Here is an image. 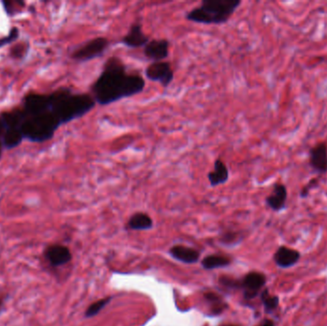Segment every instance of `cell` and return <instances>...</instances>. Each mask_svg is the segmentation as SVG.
<instances>
[{"label":"cell","mask_w":327,"mask_h":326,"mask_svg":"<svg viewBox=\"0 0 327 326\" xmlns=\"http://www.w3.org/2000/svg\"><path fill=\"white\" fill-rule=\"evenodd\" d=\"M153 226L152 218L146 212H135L127 222V228L133 231L149 230Z\"/></svg>","instance_id":"17"},{"label":"cell","mask_w":327,"mask_h":326,"mask_svg":"<svg viewBox=\"0 0 327 326\" xmlns=\"http://www.w3.org/2000/svg\"><path fill=\"white\" fill-rule=\"evenodd\" d=\"M204 297L210 305V309L213 315H220L222 312L225 310V308L227 307L225 301L218 294L210 292V293L204 294Z\"/></svg>","instance_id":"21"},{"label":"cell","mask_w":327,"mask_h":326,"mask_svg":"<svg viewBox=\"0 0 327 326\" xmlns=\"http://www.w3.org/2000/svg\"><path fill=\"white\" fill-rule=\"evenodd\" d=\"M5 130H6V127L4 126V124H3V122H2V120H1V118H0V140H2ZM0 142H1V141H0Z\"/></svg>","instance_id":"29"},{"label":"cell","mask_w":327,"mask_h":326,"mask_svg":"<svg viewBox=\"0 0 327 326\" xmlns=\"http://www.w3.org/2000/svg\"><path fill=\"white\" fill-rule=\"evenodd\" d=\"M18 37H19V30L17 28H13L8 36L0 39V47L16 41L18 39Z\"/></svg>","instance_id":"24"},{"label":"cell","mask_w":327,"mask_h":326,"mask_svg":"<svg viewBox=\"0 0 327 326\" xmlns=\"http://www.w3.org/2000/svg\"><path fill=\"white\" fill-rule=\"evenodd\" d=\"M24 45L22 44H20V45H17L13 50H12V55L13 57L15 58H22L23 53H24Z\"/></svg>","instance_id":"28"},{"label":"cell","mask_w":327,"mask_h":326,"mask_svg":"<svg viewBox=\"0 0 327 326\" xmlns=\"http://www.w3.org/2000/svg\"><path fill=\"white\" fill-rule=\"evenodd\" d=\"M149 41V37L145 34L143 29V24L141 22H134L130 25L127 34L122 37L120 42L128 48L139 49L144 48Z\"/></svg>","instance_id":"9"},{"label":"cell","mask_w":327,"mask_h":326,"mask_svg":"<svg viewBox=\"0 0 327 326\" xmlns=\"http://www.w3.org/2000/svg\"><path fill=\"white\" fill-rule=\"evenodd\" d=\"M112 300V296H107L105 298L99 299L92 304L89 305V307L85 311V317H93L98 315L104 308H106V305L109 304L110 301Z\"/></svg>","instance_id":"23"},{"label":"cell","mask_w":327,"mask_h":326,"mask_svg":"<svg viewBox=\"0 0 327 326\" xmlns=\"http://www.w3.org/2000/svg\"><path fill=\"white\" fill-rule=\"evenodd\" d=\"M3 124L6 128L20 127L22 128L23 123L29 118L26 112L22 109H16L10 112H5L0 116Z\"/></svg>","instance_id":"18"},{"label":"cell","mask_w":327,"mask_h":326,"mask_svg":"<svg viewBox=\"0 0 327 326\" xmlns=\"http://www.w3.org/2000/svg\"><path fill=\"white\" fill-rule=\"evenodd\" d=\"M62 125L56 114L48 111L42 115L29 117L22 125V134L32 142L43 143L52 139L56 130Z\"/></svg>","instance_id":"4"},{"label":"cell","mask_w":327,"mask_h":326,"mask_svg":"<svg viewBox=\"0 0 327 326\" xmlns=\"http://www.w3.org/2000/svg\"><path fill=\"white\" fill-rule=\"evenodd\" d=\"M146 80L140 74L128 72L126 64L118 57H110L103 65L102 72L90 90L96 104L106 106L123 99L141 94Z\"/></svg>","instance_id":"1"},{"label":"cell","mask_w":327,"mask_h":326,"mask_svg":"<svg viewBox=\"0 0 327 326\" xmlns=\"http://www.w3.org/2000/svg\"><path fill=\"white\" fill-rule=\"evenodd\" d=\"M318 185V180L316 178L312 179L308 184H306L305 186L303 187V189H301L300 191V196L302 198H305L308 196L309 192L311 191V189L316 188V186Z\"/></svg>","instance_id":"25"},{"label":"cell","mask_w":327,"mask_h":326,"mask_svg":"<svg viewBox=\"0 0 327 326\" xmlns=\"http://www.w3.org/2000/svg\"><path fill=\"white\" fill-rule=\"evenodd\" d=\"M220 326H236V325H233V324H222V325Z\"/></svg>","instance_id":"33"},{"label":"cell","mask_w":327,"mask_h":326,"mask_svg":"<svg viewBox=\"0 0 327 326\" xmlns=\"http://www.w3.org/2000/svg\"><path fill=\"white\" fill-rule=\"evenodd\" d=\"M110 47V41L106 37H96L77 47L71 58L79 63H85L103 57Z\"/></svg>","instance_id":"5"},{"label":"cell","mask_w":327,"mask_h":326,"mask_svg":"<svg viewBox=\"0 0 327 326\" xmlns=\"http://www.w3.org/2000/svg\"><path fill=\"white\" fill-rule=\"evenodd\" d=\"M257 326H274V320H272V319H265L259 325Z\"/></svg>","instance_id":"30"},{"label":"cell","mask_w":327,"mask_h":326,"mask_svg":"<svg viewBox=\"0 0 327 326\" xmlns=\"http://www.w3.org/2000/svg\"><path fill=\"white\" fill-rule=\"evenodd\" d=\"M169 253L173 258L185 264L196 263L200 257V252L197 250L183 245H175L171 247Z\"/></svg>","instance_id":"16"},{"label":"cell","mask_w":327,"mask_h":326,"mask_svg":"<svg viewBox=\"0 0 327 326\" xmlns=\"http://www.w3.org/2000/svg\"><path fill=\"white\" fill-rule=\"evenodd\" d=\"M220 282L224 286H226L228 288H231V289H240V280L232 279V278H229V277H221Z\"/></svg>","instance_id":"26"},{"label":"cell","mask_w":327,"mask_h":326,"mask_svg":"<svg viewBox=\"0 0 327 326\" xmlns=\"http://www.w3.org/2000/svg\"><path fill=\"white\" fill-rule=\"evenodd\" d=\"M23 110L29 117L42 115L43 113L51 111L50 95L35 93L27 95L24 98Z\"/></svg>","instance_id":"8"},{"label":"cell","mask_w":327,"mask_h":326,"mask_svg":"<svg viewBox=\"0 0 327 326\" xmlns=\"http://www.w3.org/2000/svg\"><path fill=\"white\" fill-rule=\"evenodd\" d=\"M169 47L170 43L166 39L150 40L143 48V54L152 63L164 62L169 58Z\"/></svg>","instance_id":"10"},{"label":"cell","mask_w":327,"mask_h":326,"mask_svg":"<svg viewBox=\"0 0 327 326\" xmlns=\"http://www.w3.org/2000/svg\"><path fill=\"white\" fill-rule=\"evenodd\" d=\"M207 177L212 188L226 184L230 178L229 168L226 163H224L220 158L216 159L213 164V169L208 173Z\"/></svg>","instance_id":"15"},{"label":"cell","mask_w":327,"mask_h":326,"mask_svg":"<svg viewBox=\"0 0 327 326\" xmlns=\"http://www.w3.org/2000/svg\"><path fill=\"white\" fill-rule=\"evenodd\" d=\"M288 198V190L282 183H276L273 187L272 192L266 197V205L274 211L283 210Z\"/></svg>","instance_id":"13"},{"label":"cell","mask_w":327,"mask_h":326,"mask_svg":"<svg viewBox=\"0 0 327 326\" xmlns=\"http://www.w3.org/2000/svg\"><path fill=\"white\" fill-rule=\"evenodd\" d=\"M309 165L318 174L327 172V145L321 142L309 150Z\"/></svg>","instance_id":"12"},{"label":"cell","mask_w":327,"mask_h":326,"mask_svg":"<svg viewBox=\"0 0 327 326\" xmlns=\"http://www.w3.org/2000/svg\"><path fill=\"white\" fill-rule=\"evenodd\" d=\"M3 304H4V297H0V311L3 307Z\"/></svg>","instance_id":"31"},{"label":"cell","mask_w":327,"mask_h":326,"mask_svg":"<svg viewBox=\"0 0 327 326\" xmlns=\"http://www.w3.org/2000/svg\"><path fill=\"white\" fill-rule=\"evenodd\" d=\"M238 240V234L236 232L233 231H229V232H225L223 234V238H222V242L224 243H229L232 245V242Z\"/></svg>","instance_id":"27"},{"label":"cell","mask_w":327,"mask_h":326,"mask_svg":"<svg viewBox=\"0 0 327 326\" xmlns=\"http://www.w3.org/2000/svg\"><path fill=\"white\" fill-rule=\"evenodd\" d=\"M1 149H2V143L0 142V157H1Z\"/></svg>","instance_id":"32"},{"label":"cell","mask_w":327,"mask_h":326,"mask_svg":"<svg viewBox=\"0 0 327 326\" xmlns=\"http://www.w3.org/2000/svg\"><path fill=\"white\" fill-rule=\"evenodd\" d=\"M44 257L51 266L61 267L72 260V253L66 246L53 244L45 249Z\"/></svg>","instance_id":"11"},{"label":"cell","mask_w":327,"mask_h":326,"mask_svg":"<svg viewBox=\"0 0 327 326\" xmlns=\"http://www.w3.org/2000/svg\"><path fill=\"white\" fill-rule=\"evenodd\" d=\"M232 262L231 258L221 254H211L207 255L202 259V267L205 270H213L217 268H223L229 266Z\"/></svg>","instance_id":"20"},{"label":"cell","mask_w":327,"mask_h":326,"mask_svg":"<svg viewBox=\"0 0 327 326\" xmlns=\"http://www.w3.org/2000/svg\"><path fill=\"white\" fill-rule=\"evenodd\" d=\"M51 111L67 124L88 114L95 107L96 102L91 94L74 93L68 88H62L50 94Z\"/></svg>","instance_id":"2"},{"label":"cell","mask_w":327,"mask_h":326,"mask_svg":"<svg viewBox=\"0 0 327 326\" xmlns=\"http://www.w3.org/2000/svg\"><path fill=\"white\" fill-rule=\"evenodd\" d=\"M260 300L264 306V310L267 313H272L279 305V297L277 295H272L269 290L266 288L260 294Z\"/></svg>","instance_id":"22"},{"label":"cell","mask_w":327,"mask_h":326,"mask_svg":"<svg viewBox=\"0 0 327 326\" xmlns=\"http://www.w3.org/2000/svg\"><path fill=\"white\" fill-rule=\"evenodd\" d=\"M267 282L266 275L260 272H250L240 280V289L246 300L253 299L259 294V292Z\"/></svg>","instance_id":"7"},{"label":"cell","mask_w":327,"mask_h":326,"mask_svg":"<svg viewBox=\"0 0 327 326\" xmlns=\"http://www.w3.org/2000/svg\"><path fill=\"white\" fill-rule=\"evenodd\" d=\"M22 128L20 127H12L6 128L4 135L2 138V146L11 149L14 147H18L23 140Z\"/></svg>","instance_id":"19"},{"label":"cell","mask_w":327,"mask_h":326,"mask_svg":"<svg viewBox=\"0 0 327 326\" xmlns=\"http://www.w3.org/2000/svg\"><path fill=\"white\" fill-rule=\"evenodd\" d=\"M240 5V0H203L187 13L186 20L205 25H222L230 21Z\"/></svg>","instance_id":"3"},{"label":"cell","mask_w":327,"mask_h":326,"mask_svg":"<svg viewBox=\"0 0 327 326\" xmlns=\"http://www.w3.org/2000/svg\"><path fill=\"white\" fill-rule=\"evenodd\" d=\"M146 78L158 83L164 88L169 87L174 79V71L169 62H155L148 64L145 70Z\"/></svg>","instance_id":"6"},{"label":"cell","mask_w":327,"mask_h":326,"mask_svg":"<svg viewBox=\"0 0 327 326\" xmlns=\"http://www.w3.org/2000/svg\"><path fill=\"white\" fill-rule=\"evenodd\" d=\"M300 259V252L295 249L280 246L274 253V261L276 266L282 269H287L295 266Z\"/></svg>","instance_id":"14"}]
</instances>
